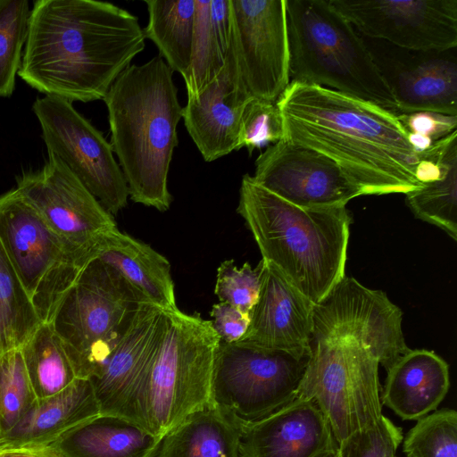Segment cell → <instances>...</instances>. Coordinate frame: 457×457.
<instances>
[{"label": "cell", "instance_id": "83f0119b", "mask_svg": "<svg viewBox=\"0 0 457 457\" xmlns=\"http://www.w3.org/2000/svg\"><path fill=\"white\" fill-rule=\"evenodd\" d=\"M20 349L37 399L61 392L77 378L63 343L50 322L41 323Z\"/></svg>", "mask_w": 457, "mask_h": 457}, {"label": "cell", "instance_id": "3957f363", "mask_svg": "<svg viewBox=\"0 0 457 457\" xmlns=\"http://www.w3.org/2000/svg\"><path fill=\"white\" fill-rule=\"evenodd\" d=\"M284 140L333 160L365 195L421 187L418 153L394 112L323 87L290 81L278 98Z\"/></svg>", "mask_w": 457, "mask_h": 457}, {"label": "cell", "instance_id": "52a82bcc", "mask_svg": "<svg viewBox=\"0 0 457 457\" xmlns=\"http://www.w3.org/2000/svg\"><path fill=\"white\" fill-rule=\"evenodd\" d=\"M220 339L212 321L179 308L166 311L163 336L137 401V421L162 437L212 404L214 355Z\"/></svg>", "mask_w": 457, "mask_h": 457}, {"label": "cell", "instance_id": "d4e9b609", "mask_svg": "<svg viewBox=\"0 0 457 457\" xmlns=\"http://www.w3.org/2000/svg\"><path fill=\"white\" fill-rule=\"evenodd\" d=\"M243 427L212 403L164 435L154 457H240Z\"/></svg>", "mask_w": 457, "mask_h": 457}, {"label": "cell", "instance_id": "e575fe53", "mask_svg": "<svg viewBox=\"0 0 457 457\" xmlns=\"http://www.w3.org/2000/svg\"><path fill=\"white\" fill-rule=\"evenodd\" d=\"M261 273V262L255 269L248 262L238 268L234 260L222 262L217 270L214 287L220 303H228L249 315L258 299Z\"/></svg>", "mask_w": 457, "mask_h": 457}, {"label": "cell", "instance_id": "1f68e13d", "mask_svg": "<svg viewBox=\"0 0 457 457\" xmlns=\"http://www.w3.org/2000/svg\"><path fill=\"white\" fill-rule=\"evenodd\" d=\"M402 443L406 457H457V411L445 408L419 419Z\"/></svg>", "mask_w": 457, "mask_h": 457}, {"label": "cell", "instance_id": "5b68a950", "mask_svg": "<svg viewBox=\"0 0 457 457\" xmlns=\"http://www.w3.org/2000/svg\"><path fill=\"white\" fill-rule=\"evenodd\" d=\"M237 213L273 266L314 304L345 278L351 212L346 206L303 208L242 178Z\"/></svg>", "mask_w": 457, "mask_h": 457}, {"label": "cell", "instance_id": "cb8c5ba5", "mask_svg": "<svg viewBox=\"0 0 457 457\" xmlns=\"http://www.w3.org/2000/svg\"><path fill=\"white\" fill-rule=\"evenodd\" d=\"M161 439L128 418L100 413L46 446L56 457H154Z\"/></svg>", "mask_w": 457, "mask_h": 457}, {"label": "cell", "instance_id": "4dcf8cb0", "mask_svg": "<svg viewBox=\"0 0 457 457\" xmlns=\"http://www.w3.org/2000/svg\"><path fill=\"white\" fill-rule=\"evenodd\" d=\"M29 15L27 0H0V97H9L14 91Z\"/></svg>", "mask_w": 457, "mask_h": 457}, {"label": "cell", "instance_id": "8d00e7d4", "mask_svg": "<svg viewBox=\"0 0 457 457\" xmlns=\"http://www.w3.org/2000/svg\"><path fill=\"white\" fill-rule=\"evenodd\" d=\"M397 118L408 139L418 153L429 149L434 143L457 129V116L432 112L400 113Z\"/></svg>", "mask_w": 457, "mask_h": 457}, {"label": "cell", "instance_id": "e0dca14e", "mask_svg": "<svg viewBox=\"0 0 457 457\" xmlns=\"http://www.w3.org/2000/svg\"><path fill=\"white\" fill-rule=\"evenodd\" d=\"M338 443L316 403L295 397L282 408L244 424L240 457H333Z\"/></svg>", "mask_w": 457, "mask_h": 457}, {"label": "cell", "instance_id": "277c9868", "mask_svg": "<svg viewBox=\"0 0 457 457\" xmlns=\"http://www.w3.org/2000/svg\"><path fill=\"white\" fill-rule=\"evenodd\" d=\"M172 70L158 54L141 65L130 64L104 97L111 145L137 204L167 211L172 202L168 175L178 145L182 118Z\"/></svg>", "mask_w": 457, "mask_h": 457}, {"label": "cell", "instance_id": "9c48e42d", "mask_svg": "<svg viewBox=\"0 0 457 457\" xmlns=\"http://www.w3.org/2000/svg\"><path fill=\"white\" fill-rule=\"evenodd\" d=\"M0 242L41 322H51L87 263L14 188L0 195Z\"/></svg>", "mask_w": 457, "mask_h": 457}, {"label": "cell", "instance_id": "603a6c76", "mask_svg": "<svg viewBox=\"0 0 457 457\" xmlns=\"http://www.w3.org/2000/svg\"><path fill=\"white\" fill-rule=\"evenodd\" d=\"M119 272L147 301L164 311L177 307L169 261L149 245L114 228L104 233L93 252Z\"/></svg>", "mask_w": 457, "mask_h": 457}, {"label": "cell", "instance_id": "4316f807", "mask_svg": "<svg viewBox=\"0 0 457 457\" xmlns=\"http://www.w3.org/2000/svg\"><path fill=\"white\" fill-rule=\"evenodd\" d=\"M405 195L416 218L457 240V130L444 138L440 175Z\"/></svg>", "mask_w": 457, "mask_h": 457}, {"label": "cell", "instance_id": "9a60e30c", "mask_svg": "<svg viewBox=\"0 0 457 457\" xmlns=\"http://www.w3.org/2000/svg\"><path fill=\"white\" fill-rule=\"evenodd\" d=\"M252 178L274 195L303 208L345 206L365 195L333 160L284 139L257 157Z\"/></svg>", "mask_w": 457, "mask_h": 457}, {"label": "cell", "instance_id": "44dd1931", "mask_svg": "<svg viewBox=\"0 0 457 457\" xmlns=\"http://www.w3.org/2000/svg\"><path fill=\"white\" fill-rule=\"evenodd\" d=\"M450 387L449 366L433 351L410 349L386 370L381 403L404 420L437 410Z\"/></svg>", "mask_w": 457, "mask_h": 457}, {"label": "cell", "instance_id": "ab89813d", "mask_svg": "<svg viewBox=\"0 0 457 457\" xmlns=\"http://www.w3.org/2000/svg\"><path fill=\"white\" fill-rule=\"evenodd\" d=\"M333 457H339L338 452H337V453L335 456H333Z\"/></svg>", "mask_w": 457, "mask_h": 457}, {"label": "cell", "instance_id": "d6986e66", "mask_svg": "<svg viewBox=\"0 0 457 457\" xmlns=\"http://www.w3.org/2000/svg\"><path fill=\"white\" fill-rule=\"evenodd\" d=\"M398 49L394 58L375 61L399 114L432 112L457 116V63L452 54L455 49Z\"/></svg>", "mask_w": 457, "mask_h": 457}, {"label": "cell", "instance_id": "2e32d148", "mask_svg": "<svg viewBox=\"0 0 457 457\" xmlns=\"http://www.w3.org/2000/svg\"><path fill=\"white\" fill-rule=\"evenodd\" d=\"M166 311L141 304L123 338L90 380L100 413L137 421V401L162 341ZM139 424V423H138Z\"/></svg>", "mask_w": 457, "mask_h": 457}, {"label": "cell", "instance_id": "ac0fdd59", "mask_svg": "<svg viewBox=\"0 0 457 457\" xmlns=\"http://www.w3.org/2000/svg\"><path fill=\"white\" fill-rule=\"evenodd\" d=\"M253 98L229 46L218 76L182 108L185 127L205 162L236 150L241 117Z\"/></svg>", "mask_w": 457, "mask_h": 457}, {"label": "cell", "instance_id": "ba28073f", "mask_svg": "<svg viewBox=\"0 0 457 457\" xmlns=\"http://www.w3.org/2000/svg\"><path fill=\"white\" fill-rule=\"evenodd\" d=\"M147 301L119 272L90 260L61 299L51 324L77 378L96 376Z\"/></svg>", "mask_w": 457, "mask_h": 457}, {"label": "cell", "instance_id": "f546056e", "mask_svg": "<svg viewBox=\"0 0 457 457\" xmlns=\"http://www.w3.org/2000/svg\"><path fill=\"white\" fill-rule=\"evenodd\" d=\"M195 4L190 64L184 79L187 98L197 96L214 80L227 58L221 53L211 29V0H195Z\"/></svg>", "mask_w": 457, "mask_h": 457}, {"label": "cell", "instance_id": "5bb4252c", "mask_svg": "<svg viewBox=\"0 0 457 457\" xmlns=\"http://www.w3.org/2000/svg\"><path fill=\"white\" fill-rule=\"evenodd\" d=\"M360 33L411 51L457 46V0H328Z\"/></svg>", "mask_w": 457, "mask_h": 457}, {"label": "cell", "instance_id": "ffe728a7", "mask_svg": "<svg viewBox=\"0 0 457 457\" xmlns=\"http://www.w3.org/2000/svg\"><path fill=\"white\" fill-rule=\"evenodd\" d=\"M261 287L240 340L261 347L310 354L314 303L270 264L261 261Z\"/></svg>", "mask_w": 457, "mask_h": 457}, {"label": "cell", "instance_id": "d6a6232c", "mask_svg": "<svg viewBox=\"0 0 457 457\" xmlns=\"http://www.w3.org/2000/svg\"><path fill=\"white\" fill-rule=\"evenodd\" d=\"M36 399L21 349L1 354L0 437L16 425Z\"/></svg>", "mask_w": 457, "mask_h": 457}, {"label": "cell", "instance_id": "836d02e7", "mask_svg": "<svg viewBox=\"0 0 457 457\" xmlns=\"http://www.w3.org/2000/svg\"><path fill=\"white\" fill-rule=\"evenodd\" d=\"M284 139L282 117L276 102L253 98L246 104L239 125L236 151L253 150Z\"/></svg>", "mask_w": 457, "mask_h": 457}, {"label": "cell", "instance_id": "8fae6325", "mask_svg": "<svg viewBox=\"0 0 457 457\" xmlns=\"http://www.w3.org/2000/svg\"><path fill=\"white\" fill-rule=\"evenodd\" d=\"M47 153L58 157L112 215L128 203L129 188L111 143L65 99L45 96L32 105Z\"/></svg>", "mask_w": 457, "mask_h": 457}, {"label": "cell", "instance_id": "8992f818", "mask_svg": "<svg viewBox=\"0 0 457 457\" xmlns=\"http://www.w3.org/2000/svg\"><path fill=\"white\" fill-rule=\"evenodd\" d=\"M291 81L333 89L398 115L371 50L328 0H286Z\"/></svg>", "mask_w": 457, "mask_h": 457}, {"label": "cell", "instance_id": "6da1fadb", "mask_svg": "<svg viewBox=\"0 0 457 457\" xmlns=\"http://www.w3.org/2000/svg\"><path fill=\"white\" fill-rule=\"evenodd\" d=\"M386 293L345 278L312 313L311 354L296 397L316 403L339 444L383 416L378 366L410 348Z\"/></svg>", "mask_w": 457, "mask_h": 457}, {"label": "cell", "instance_id": "7c38bea8", "mask_svg": "<svg viewBox=\"0 0 457 457\" xmlns=\"http://www.w3.org/2000/svg\"><path fill=\"white\" fill-rule=\"evenodd\" d=\"M16 188L85 263L93 259L99 238L117 227L112 215L53 154L41 170L21 175Z\"/></svg>", "mask_w": 457, "mask_h": 457}, {"label": "cell", "instance_id": "7402d4cb", "mask_svg": "<svg viewBox=\"0 0 457 457\" xmlns=\"http://www.w3.org/2000/svg\"><path fill=\"white\" fill-rule=\"evenodd\" d=\"M100 414L89 379L77 378L61 392L36 399L0 437V449L46 446L73 427Z\"/></svg>", "mask_w": 457, "mask_h": 457}, {"label": "cell", "instance_id": "484cf974", "mask_svg": "<svg viewBox=\"0 0 457 457\" xmlns=\"http://www.w3.org/2000/svg\"><path fill=\"white\" fill-rule=\"evenodd\" d=\"M148 23L145 38L153 41L172 71L183 79L190 64L195 0H145Z\"/></svg>", "mask_w": 457, "mask_h": 457}, {"label": "cell", "instance_id": "30bf717a", "mask_svg": "<svg viewBox=\"0 0 457 457\" xmlns=\"http://www.w3.org/2000/svg\"><path fill=\"white\" fill-rule=\"evenodd\" d=\"M310 354L220 341L213 361L212 403L243 424L260 420L296 397Z\"/></svg>", "mask_w": 457, "mask_h": 457}, {"label": "cell", "instance_id": "f35d334b", "mask_svg": "<svg viewBox=\"0 0 457 457\" xmlns=\"http://www.w3.org/2000/svg\"><path fill=\"white\" fill-rule=\"evenodd\" d=\"M0 457H56L47 447H21L0 449Z\"/></svg>", "mask_w": 457, "mask_h": 457}, {"label": "cell", "instance_id": "f1b7e54d", "mask_svg": "<svg viewBox=\"0 0 457 457\" xmlns=\"http://www.w3.org/2000/svg\"><path fill=\"white\" fill-rule=\"evenodd\" d=\"M41 323L0 242V355L20 349Z\"/></svg>", "mask_w": 457, "mask_h": 457}, {"label": "cell", "instance_id": "4fadbf2b", "mask_svg": "<svg viewBox=\"0 0 457 457\" xmlns=\"http://www.w3.org/2000/svg\"><path fill=\"white\" fill-rule=\"evenodd\" d=\"M230 46L250 95L277 102L289 84L286 0H230Z\"/></svg>", "mask_w": 457, "mask_h": 457}, {"label": "cell", "instance_id": "d590c367", "mask_svg": "<svg viewBox=\"0 0 457 457\" xmlns=\"http://www.w3.org/2000/svg\"><path fill=\"white\" fill-rule=\"evenodd\" d=\"M403 439L401 428L383 415L374 425L340 442L338 454L339 457H399L396 452Z\"/></svg>", "mask_w": 457, "mask_h": 457}, {"label": "cell", "instance_id": "7a4b0ae2", "mask_svg": "<svg viewBox=\"0 0 457 457\" xmlns=\"http://www.w3.org/2000/svg\"><path fill=\"white\" fill-rule=\"evenodd\" d=\"M145 40L137 17L112 3L37 0L18 75L45 96L104 99Z\"/></svg>", "mask_w": 457, "mask_h": 457}, {"label": "cell", "instance_id": "74e56055", "mask_svg": "<svg viewBox=\"0 0 457 457\" xmlns=\"http://www.w3.org/2000/svg\"><path fill=\"white\" fill-rule=\"evenodd\" d=\"M212 325L221 342L240 341L247 331L250 318L234 306L219 303L212 307Z\"/></svg>", "mask_w": 457, "mask_h": 457}]
</instances>
